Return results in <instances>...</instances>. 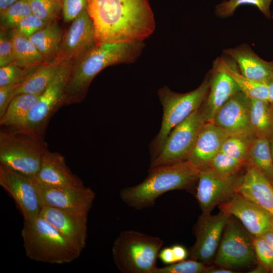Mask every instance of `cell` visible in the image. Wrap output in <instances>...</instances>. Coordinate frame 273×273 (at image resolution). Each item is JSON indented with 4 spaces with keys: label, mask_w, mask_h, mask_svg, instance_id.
Wrapping results in <instances>:
<instances>
[{
    "label": "cell",
    "mask_w": 273,
    "mask_h": 273,
    "mask_svg": "<svg viewBox=\"0 0 273 273\" xmlns=\"http://www.w3.org/2000/svg\"><path fill=\"white\" fill-rule=\"evenodd\" d=\"M97 44L120 41H143L155 29L148 0H88Z\"/></svg>",
    "instance_id": "6da1fadb"
},
{
    "label": "cell",
    "mask_w": 273,
    "mask_h": 273,
    "mask_svg": "<svg viewBox=\"0 0 273 273\" xmlns=\"http://www.w3.org/2000/svg\"><path fill=\"white\" fill-rule=\"evenodd\" d=\"M144 47L143 41L97 44L73 64L64 92L63 106L81 102L92 80L101 71L110 65L134 62Z\"/></svg>",
    "instance_id": "7a4b0ae2"
},
{
    "label": "cell",
    "mask_w": 273,
    "mask_h": 273,
    "mask_svg": "<svg viewBox=\"0 0 273 273\" xmlns=\"http://www.w3.org/2000/svg\"><path fill=\"white\" fill-rule=\"evenodd\" d=\"M200 172L188 160L150 167L148 176L142 182L123 189L120 196L130 207L136 209L148 208L167 192L191 188L198 182Z\"/></svg>",
    "instance_id": "3957f363"
},
{
    "label": "cell",
    "mask_w": 273,
    "mask_h": 273,
    "mask_svg": "<svg viewBox=\"0 0 273 273\" xmlns=\"http://www.w3.org/2000/svg\"><path fill=\"white\" fill-rule=\"evenodd\" d=\"M21 236L26 256L35 261L69 263L78 258L82 251L40 215L24 221Z\"/></svg>",
    "instance_id": "277c9868"
},
{
    "label": "cell",
    "mask_w": 273,
    "mask_h": 273,
    "mask_svg": "<svg viewBox=\"0 0 273 273\" xmlns=\"http://www.w3.org/2000/svg\"><path fill=\"white\" fill-rule=\"evenodd\" d=\"M7 127L0 132V164L33 178L48 150L47 143L31 131Z\"/></svg>",
    "instance_id": "5b68a950"
},
{
    "label": "cell",
    "mask_w": 273,
    "mask_h": 273,
    "mask_svg": "<svg viewBox=\"0 0 273 273\" xmlns=\"http://www.w3.org/2000/svg\"><path fill=\"white\" fill-rule=\"evenodd\" d=\"M163 241L136 231L120 232L112 248L113 260L123 273H154Z\"/></svg>",
    "instance_id": "8992f818"
},
{
    "label": "cell",
    "mask_w": 273,
    "mask_h": 273,
    "mask_svg": "<svg viewBox=\"0 0 273 273\" xmlns=\"http://www.w3.org/2000/svg\"><path fill=\"white\" fill-rule=\"evenodd\" d=\"M209 80L205 78L195 89L178 93L164 85L157 94L163 108L161 125L158 134L150 145L151 161L161 152L172 129L198 109L204 102L209 88Z\"/></svg>",
    "instance_id": "52a82bcc"
},
{
    "label": "cell",
    "mask_w": 273,
    "mask_h": 273,
    "mask_svg": "<svg viewBox=\"0 0 273 273\" xmlns=\"http://www.w3.org/2000/svg\"><path fill=\"white\" fill-rule=\"evenodd\" d=\"M72 65L71 63L62 62L51 83L17 128L26 129L44 138L51 118L63 106L64 92Z\"/></svg>",
    "instance_id": "ba28073f"
},
{
    "label": "cell",
    "mask_w": 273,
    "mask_h": 273,
    "mask_svg": "<svg viewBox=\"0 0 273 273\" xmlns=\"http://www.w3.org/2000/svg\"><path fill=\"white\" fill-rule=\"evenodd\" d=\"M257 262L253 236L231 215L224 230L215 263L225 267L238 268Z\"/></svg>",
    "instance_id": "9c48e42d"
},
{
    "label": "cell",
    "mask_w": 273,
    "mask_h": 273,
    "mask_svg": "<svg viewBox=\"0 0 273 273\" xmlns=\"http://www.w3.org/2000/svg\"><path fill=\"white\" fill-rule=\"evenodd\" d=\"M205 123L198 109L174 127L168 135L160 153L151 161L150 167L188 160Z\"/></svg>",
    "instance_id": "30bf717a"
},
{
    "label": "cell",
    "mask_w": 273,
    "mask_h": 273,
    "mask_svg": "<svg viewBox=\"0 0 273 273\" xmlns=\"http://www.w3.org/2000/svg\"><path fill=\"white\" fill-rule=\"evenodd\" d=\"M243 175L239 173L223 176L209 168L200 170L196 197L202 215L211 214L213 208L224 203L236 193Z\"/></svg>",
    "instance_id": "8fae6325"
},
{
    "label": "cell",
    "mask_w": 273,
    "mask_h": 273,
    "mask_svg": "<svg viewBox=\"0 0 273 273\" xmlns=\"http://www.w3.org/2000/svg\"><path fill=\"white\" fill-rule=\"evenodd\" d=\"M0 186L13 199L24 221L39 216L42 206L34 178L0 164Z\"/></svg>",
    "instance_id": "7c38bea8"
},
{
    "label": "cell",
    "mask_w": 273,
    "mask_h": 273,
    "mask_svg": "<svg viewBox=\"0 0 273 273\" xmlns=\"http://www.w3.org/2000/svg\"><path fill=\"white\" fill-rule=\"evenodd\" d=\"M35 181L42 206L83 214L92 207L96 194L89 187H52Z\"/></svg>",
    "instance_id": "4fadbf2b"
},
{
    "label": "cell",
    "mask_w": 273,
    "mask_h": 273,
    "mask_svg": "<svg viewBox=\"0 0 273 273\" xmlns=\"http://www.w3.org/2000/svg\"><path fill=\"white\" fill-rule=\"evenodd\" d=\"M96 44L94 24L86 9L72 21L56 58L74 64Z\"/></svg>",
    "instance_id": "5bb4252c"
},
{
    "label": "cell",
    "mask_w": 273,
    "mask_h": 273,
    "mask_svg": "<svg viewBox=\"0 0 273 273\" xmlns=\"http://www.w3.org/2000/svg\"><path fill=\"white\" fill-rule=\"evenodd\" d=\"M231 216L220 210L214 215H201L198 224L195 243L191 249L193 259L208 263L217 253L222 235Z\"/></svg>",
    "instance_id": "9a60e30c"
},
{
    "label": "cell",
    "mask_w": 273,
    "mask_h": 273,
    "mask_svg": "<svg viewBox=\"0 0 273 273\" xmlns=\"http://www.w3.org/2000/svg\"><path fill=\"white\" fill-rule=\"evenodd\" d=\"M250 98L242 91L231 97L215 114L211 122L229 135L254 136L250 123Z\"/></svg>",
    "instance_id": "2e32d148"
},
{
    "label": "cell",
    "mask_w": 273,
    "mask_h": 273,
    "mask_svg": "<svg viewBox=\"0 0 273 273\" xmlns=\"http://www.w3.org/2000/svg\"><path fill=\"white\" fill-rule=\"evenodd\" d=\"M218 206L239 219L253 236L261 235L273 226V216L237 193Z\"/></svg>",
    "instance_id": "e0dca14e"
},
{
    "label": "cell",
    "mask_w": 273,
    "mask_h": 273,
    "mask_svg": "<svg viewBox=\"0 0 273 273\" xmlns=\"http://www.w3.org/2000/svg\"><path fill=\"white\" fill-rule=\"evenodd\" d=\"M88 214L43 206L39 215L71 243L82 251L86 243Z\"/></svg>",
    "instance_id": "ac0fdd59"
},
{
    "label": "cell",
    "mask_w": 273,
    "mask_h": 273,
    "mask_svg": "<svg viewBox=\"0 0 273 273\" xmlns=\"http://www.w3.org/2000/svg\"><path fill=\"white\" fill-rule=\"evenodd\" d=\"M42 185L57 187H81L82 180L74 174L66 163L65 157L48 150L44 154L40 169L33 178Z\"/></svg>",
    "instance_id": "d6986e66"
},
{
    "label": "cell",
    "mask_w": 273,
    "mask_h": 273,
    "mask_svg": "<svg viewBox=\"0 0 273 273\" xmlns=\"http://www.w3.org/2000/svg\"><path fill=\"white\" fill-rule=\"evenodd\" d=\"M229 136L211 122L202 126L188 160L199 170L207 168Z\"/></svg>",
    "instance_id": "ffe728a7"
},
{
    "label": "cell",
    "mask_w": 273,
    "mask_h": 273,
    "mask_svg": "<svg viewBox=\"0 0 273 273\" xmlns=\"http://www.w3.org/2000/svg\"><path fill=\"white\" fill-rule=\"evenodd\" d=\"M207 96L199 108L205 122H211L215 114L224 104L240 89L235 81L223 71L212 69Z\"/></svg>",
    "instance_id": "44dd1931"
},
{
    "label": "cell",
    "mask_w": 273,
    "mask_h": 273,
    "mask_svg": "<svg viewBox=\"0 0 273 273\" xmlns=\"http://www.w3.org/2000/svg\"><path fill=\"white\" fill-rule=\"evenodd\" d=\"M236 193L273 216V184L255 168L249 166Z\"/></svg>",
    "instance_id": "7402d4cb"
},
{
    "label": "cell",
    "mask_w": 273,
    "mask_h": 273,
    "mask_svg": "<svg viewBox=\"0 0 273 273\" xmlns=\"http://www.w3.org/2000/svg\"><path fill=\"white\" fill-rule=\"evenodd\" d=\"M224 53L238 65L240 72L251 80L266 82L273 72V62L266 61L246 45L226 49Z\"/></svg>",
    "instance_id": "603a6c76"
},
{
    "label": "cell",
    "mask_w": 273,
    "mask_h": 273,
    "mask_svg": "<svg viewBox=\"0 0 273 273\" xmlns=\"http://www.w3.org/2000/svg\"><path fill=\"white\" fill-rule=\"evenodd\" d=\"M213 69L227 74L237 84L241 91L249 98L268 101L266 82L254 81L247 78L225 58H218L214 63Z\"/></svg>",
    "instance_id": "cb8c5ba5"
},
{
    "label": "cell",
    "mask_w": 273,
    "mask_h": 273,
    "mask_svg": "<svg viewBox=\"0 0 273 273\" xmlns=\"http://www.w3.org/2000/svg\"><path fill=\"white\" fill-rule=\"evenodd\" d=\"M11 30L10 36L14 53V63L24 69H34L48 62L28 37L19 33L15 28Z\"/></svg>",
    "instance_id": "d4e9b609"
},
{
    "label": "cell",
    "mask_w": 273,
    "mask_h": 273,
    "mask_svg": "<svg viewBox=\"0 0 273 273\" xmlns=\"http://www.w3.org/2000/svg\"><path fill=\"white\" fill-rule=\"evenodd\" d=\"M250 123L256 138H273V106L268 101L250 98Z\"/></svg>",
    "instance_id": "484cf974"
},
{
    "label": "cell",
    "mask_w": 273,
    "mask_h": 273,
    "mask_svg": "<svg viewBox=\"0 0 273 273\" xmlns=\"http://www.w3.org/2000/svg\"><path fill=\"white\" fill-rule=\"evenodd\" d=\"M62 62L56 58L37 68L19 84L16 95L23 93H42L56 75Z\"/></svg>",
    "instance_id": "4316f807"
},
{
    "label": "cell",
    "mask_w": 273,
    "mask_h": 273,
    "mask_svg": "<svg viewBox=\"0 0 273 273\" xmlns=\"http://www.w3.org/2000/svg\"><path fill=\"white\" fill-rule=\"evenodd\" d=\"M62 37L61 28L54 21L28 38L48 62L56 58Z\"/></svg>",
    "instance_id": "83f0119b"
},
{
    "label": "cell",
    "mask_w": 273,
    "mask_h": 273,
    "mask_svg": "<svg viewBox=\"0 0 273 273\" xmlns=\"http://www.w3.org/2000/svg\"><path fill=\"white\" fill-rule=\"evenodd\" d=\"M41 94L23 93L16 95L4 115L0 118L1 125L19 127L36 103Z\"/></svg>",
    "instance_id": "f1b7e54d"
},
{
    "label": "cell",
    "mask_w": 273,
    "mask_h": 273,
    "mask_svg": "<svg viewBox=\"0 0 273 273\" xmlns=\"http://www.w3.org/2000/svg\"><path fill=\"white\" fill-rule=\"evenodd\" d=\"M247 165L256 169L273 184V161L268 140L255 138L252 141L249 149Z\"/></svg>",
    "instance_id": "f546056e"
},
{
    "label": "cell",
    "mask_w": 273,
    "mask_h": 273,
    "mask_svg": "<svg viewBox=\"0 0 273 273\" xmlns=\"http://www.w3.org/2000/svg\"><path fill=\"white\" fill-rule=\"evenodd\" d=\"M255 138L246 134L229 135L223 142L220 152L242 160L247 165L249 147Z\"/></svg>",
    "instance_id": "4dcf8cb0"
},
{
    "label": "cell",
    "mask_w": 273,
    "mask_h": 273,
    "mask_svg": "<svg viewBox=\"0 0 273 273\" xmlns=\"http://www.w3.org/2000/svg\"><path fill=\"white\" fill-rule=\"evenodd\" d=\"M273 0H226L215 7L216 14L220 17L232 16L236 9L243 5H251L257 7L267 18L271 17L270 6Z\"/></svg>",
    "instance_id": "1f68e13d"
},
{
    "label": "cell",
    "mask_w": 273,
    "mask_h": 273,
    "mask_svg": "<svg viewBox=\"0 0 273 273\" xmlns=\"http://www.w3.org/2000/svg\"><path fill=\"white\" fill-rule=\"evenodd\" d=\"M246 163L240 159L219 152L212 159L207 168L215 173L230 176L238 173Z\"/></svg>",
    "instance_id": "d6a6232c"
},
{
    "label": "cell",
    "mask_w": 273,
    "mask_h": 273,
    "mask_svg": "<svg viewBox=\"0 0 273 273\" xmlns=\"http://www.w3.org/2000/svg\"><path fill=\"white\" fill-rule=\"evenodd\" d=\"M32 14L28 0H20L1 14V29L15 28L26 16Z\"/></svg>",
    "instance_id": "836d02e7"
},
{
    "label": "cell",
    "mask_w": 273,
    "mask_h": 273,
    "mask_svg": "<svg viewBox=\"0 0 273 273\" xmlns=\"http://www.w3.org/2000/svg\"><path fill=\"white\" fill-rule=\"evenodd\" d=\"M32 14L39 19L51 22L59 15L62 3L55 0H28Z\"/></svg>",
    "instance_id": "e575fe53"
},
{
    "label": "cell",
    "mask_w": 273,
    "mask_h": 273,
    "mask_svg": "<svg viewBox=\"0 0 273 273\" xmlns=\"http://www.w3.org/2000/svg\"><path fill=\"white\" fill-rule=\"evenodd\" d=\"M36 68L24 69L15 63L1 67L0 87L21 83Z\"/></svg>",
    "instance_id": "d590c367"
},
{
    "label": "cell",
    "mask_w": 273,
    "mask_h": 273,
    "mask_svg": "<svg viewBox=\"0 0 273 273\" xmlns=\"http://www.w3.org/2000/svg\"><path fill=\"white\" fill-rule=\"evenodd\" d=\"M205 264L195 259L183 260L162 267H157L154 273H204Z\"/></svg>",
    "instance_id": "8d00e7d4"
},
{
    "label": "cell",
    "mask_w": 273,
    "mask_h": 273,
    "mask_svg": "<svg viewBox=\"0 0 273 273\" xmlns=\"http://www.w3.org/2000/svg\"><path fill=\"white\" fill-rule=\"evenodd\" d=\"M253 245L258 263L273 273V249L260 235L253 236Z\"/></svg>",
    "instance_id": "74e56055"
},
{
    "label": "cell",
    "mask_w": 273,
    "mask_h": 273,
    "mask_svg": "<svg viewBox=\"0 0 273 273\" xmlns=\"http://www.w3.org/2000/svg\"><path fill=\"white\" fill-rule=\"evenodd\" d=\"M49 23L31 14L24 18L15 29L19 33L28 38Z\"/></svg>",
    "instance_id": "f35d334b"
},
{
    "label": "cell",
    "mask_w": 273,
    "mask_h": 273,
    "mask_svg": "<svg viewBox=\"0 0 273 273\" xmlns=\"http://www.w3.org/2000/svg\"><path fill=\"white\" fill-rule=\"evenodd\" d=\"M88 0H63L62 11L65 22L72 21L87 9Z\"/></svg>",
    "instance_id": "ab89813d"
},
{
    "label": "cell",
    "mask_w": 273,
    "mask_h": 273,
    "mask_svg": "<svg viewBox=\"0 0 273 273\" xmlns=\"http://www.w3.org/2000/svg\"><path fill=\"white\" fill-rule=\"evenodd\" d=\"M6 30L1 29L0 32V67L14 62V53L11 39Z\"/></svg>",
    "instance_id": "60d3db41"
},
{
    "label": "cell",
    "mask_w": 273,
    "mask_h": 273,
    "mask_svg": "<svg viewBox=\"0 0 273 273\" xmlns=\"http://www.w3.org/2000/svg\"><path fill=\"white\" fill-rule=\"evenodd\" d=\"M19 84L0 87V118L5 113L12 99L16 96Z\"/></svg>",
    "instance_id": "b9f144b4"
},
{
    "label": "cell",
    "mask_w": 273,
    "mask_h": 273,
    "mask_svg": "<svg viewBox=\"0 0 273 273\" xmlns=\"http://www.w3.org/2000/svg\"><path fill=\"white\" fill-rule=\"evenodd\" d=\"M158 257L161 261L165 264H171L176 262L171 247L161 249Z\"/></svg>",
    "instance_id": "7bdbcfd3"
},
{
    "label": "cell",
    "mask_w": 273,
    "mask_h": 273,
    "mask_svg": "<svg viewBox=\"0 0 273 273\" xmlns=\"http://www.w3.org/2000/svg\"><path fill=\"white\" fill-rule=\"evenodd\" d=\"M175 262L185 260L188 255V251L184 246L180 245H175L171 247Z\"/></svg>",
    "instance_id": "ee69618b"
},
{
    "label": "cell",
    "mask_w": 273,
    "mask_h": 273,
    "mask_svg": "<svg viewBox=\"0 0 273 273\" xmlns=\"http://www.w3.org/2000/svg\"><path fill=\"white\" fill-rule=\"evenodd\" d=\"M224 267H206L204 273H234L233 270L224 268Z\"/></svg>",
    "instance_id": "f6af8a7d"
},
{
    "label": "cell",
    "mask_w": 273,
    "mask_h": 273,
    "mask_svg": "<svg viewBox=\"0 0 273 273\" xmlns=\"http://www.w3.org/2000/svg\"><path fill=\"white\" fill-rule=\"evenodd\" d=\"M273 249V226L260 235Z\"/></svg>",
    "instance_id": "bcb514c9"
},
{
    "label": "cell",
    "mask_w": 273,
    "mask_h": 273,
    "mask_svg": "<svg viewBox=\"0 0 273 273\" xmlns=\"http://www.w3.org/2000/svg\"><path fill=\"white\" fill-rule=\"evenodd\" d=\"M19 1L20 0H0V15Z\"/></svg>",
    "instance_id": "7dc6e473"
},
{
    "label": "cell",
    "mask_w": 273,
    "mask_h": 273,
    "mask_svg": "<svg viewBox=\"0 0 273 273\" xmlns=\"http://www.w3.org/2000/svg\"><path fill=\"white\" fill-rule=\"evenodd\" d=\"M266 83L267 87L268 101L273 106V81L270 79Z\"/></svg>",
    "instance_id": "c3c4849f"
},
{
    "label": "cell",
    "mask_w": 273,
    "mask_h": 273,
    "mask_svg": "<svg viewBox=\"0 0 273 273\" xmlns=\"http://www.w3.org/2000/svg\"><path fill=\"white\" fill-rule=\"evenodd\" d=\"M268 272L267 269L261 264L258 263V265L252 270L250 272L260 273V272Z\"/></svg>",
    "instance_id": "681fc988"
},
{
    "label": "cell",
    "mask_w": 273,
    "mask_h": 273,
    "mask_svg": "<svg viewBox=\"0 0 273 273\" xmlns=\"http://www.w3.org/2000/svg\"><path fill=\"white\" fill-rule=\"evenodd\" d=\"M269 142L271 157L273 161V138L269 140Z\"/></svg>",
    "instance_id": "f907efd6"
},
{
    "label": "cell",
    "mask_w": 273,
    "mask_h": 273,
    "mask_svg": "<svg viewBox=\"0 0 273 273\" xmlns=\"http://www.w3.org/2000/svg\"><path fill=\"white\" fill-rule=\"evenodd\" d=\"M272 81H273V72H272V74L271 75V78H270Z\"/></svg>",
    "instance_id": "816d5d0a"
},
{
    "label": "cell",
    "mask_w": 273,
    "mask_h": 273,
    "mask_svg": "<svg viewBox=\"0 0 273 273\" xmlns=\"http://www.w3.org/2000/svg\"><path fill=\"white\" fill-rule=\"evenodd\" d=\"M55 1L60 2L62 3V1H63V0H55Z\"/></svg>",
    "instance_id": "f5cc1de1"
},
{
    "label": "cell",
    "mask_w": 273,
    "mask_h": 273,
    "mask_svg": "<svg viewBox=\"0 0 273 273\" xmlns=\"http://www.w3.org/2000/svg\"><path fill=\"white\" fill-rule=\"evenodd\" d=\"M271 17H272V19H273V15H272V16H271Z\"/></svg>",
    "instance_id": "db71d44e"
}]
</instances>
